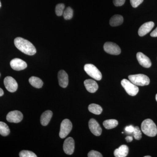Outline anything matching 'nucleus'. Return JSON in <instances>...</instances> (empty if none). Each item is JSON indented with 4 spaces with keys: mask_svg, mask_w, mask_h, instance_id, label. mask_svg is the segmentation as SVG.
<instances>
[{
    "mask_svg": "<svg viewBox=\"0 0 157 157\" xmlns=\"http://www.w3.org/2000/svg\"><path fill=\"white\" fill-rule=\"evenodd\" d=\"M134 137L136 140H139L142 137V134L140 128L138 126L135 127L134 132H133Z\"/></svg>",
    "mask_w": 157,
    "mask_h": 157,
    "instance_id": "nucleus-27",
    "label": "nucleus"
},
{
    "mask_svg": "<svg viewBox=\"0 0 157 157\" xmlns=\"http://www.w3.org/2000/svg\"><path fill=\"white\" fill-rule=\"evenodd\" d=\"M19 157H37V155L33 151L27 150H23L19 153Z\"/></svg>",
    "mask_w": 157,
    "mask_h": 157,
    "instance_id": "nucleus-26",
    "label": "nucleus"
},
{
    "mask_svg": "<svg viewBox=\"0 0 157 157\" xmlns=\"http://www.w3.org/2000/svg\"><path fill=\"white\" fill-rule=\"evenodd\" d=\"M134 129H135V127L131 125L128 126L126 127L125 130L128 133H132L134 132Z\"/></svg>",
    "mask_w": 157,
    "mask_h": 157,
    "instance_id": "nucleus-31",
    "label": "nucleus"
},
{
    "mask_svg": "<svg viewBox=\"0 0 157 157\" xmlns=\"http://www.w3.org/2000/svg\"><path fill=\"white\" fill-rule=\"evenodd\" d=\"M73 125L70 120L66 119L64 120L61 124L60 129L59 135L61 138H64L71 132Z\"/></svg>",
    "mask_w": 157,
    "mask_h": 157,
    "instance_id": "nucleus-6",
    "label": "nucleus"
},
{
    "mask_svg": "<svg viewBox=\"0 0 157 157\" xmlns=\"http://www.w3.org/2000/svg\"><path fill=\"white\" fill-rule=\"evenodd\" d=\"M64 151L66 154L72 155L75 148V142L72 137H69L65 140L63 146Z\"/></svg>",
    "mask_w": 157,
    "mask_h": 157,
    "instance_id": "nucleus-10",
    "label": "nucleus"
},
{
    "mask_svg": "<svg viewBox=\"0 0 157 157\" xmlns=\"http://www.w3.org/2000/svg\"><path fill=\"white\" fill-rule=\"evenodd\" d=\"M128 147L127 145H122L114 151V155L116 157H125L128 155Z\"/></svg>",
    "mask_w": 157,
    "mask_h": 157,
    "instance_id": "nucleus-17",
    "label": "nucleus"
},
{
    "mask_svg": "<svg viewBox=\"0 0 157 157\" xmlns=\"http://www.w3.org/2000/svg\"><path fill=\"white\" fill-rule=\"evenodd\" d=\"M88 109L90 112L97 115L101 114L103 111V109L101 106L95 104H90L88 107Z\"/></svg>",
    "mask_w": 157,
    "mask_h": 157,
    "instance_id": "nucleus-21",
    "label": "nucleus"
},
{
    "mask_svg": "<svg viewBox=\"0 0 157 157\" xmlns=\"http://www.w3.org/2000/svg\"><path fill=\"white\" fill-rule=\"evenodd\" d=\"M125 140H126V141L128 142H132L133 140V137L130 136H127V137H126Z\"/></svg>",
    "mask_w": 157,
    "mask_h": 157,
    "instance_id": "nucleus-33",
    "label": "nucleus"
},
{
    "mask_svg": "<svg viewBox=\"0 0 157 157\" xmlns=\"http://www.w3.org/2000/svg\"><path fill=\"white\" fill-rule=\"evenodd\" d=\"M59 83L61 87L66 88L67 86L69 83V77L68 74L63 70H61L59 71L58 74Z\"/></svg>",
    "mask_w": 157,
    "mask_h": 157,
    "instance_id": "nucleus-15",
    "label": "nucleus"
},
{
    "mask_svg": "<svg viewBox=\"0 0 157 157\" xmlns=\"http://www.w3.org/2000/svg\"><path fill=\"white\" fill-rule=\"evenodd\" d=\"M1 6H2V4H1V1H0V8H1Z\"/></svg>",
    "mask_w": 157,
    "mask_h": 157,
    "instance_id": "nucleus-37",
    "label": "nucleus"
},
{
    "mask_svg": "<svg viewBox=\"0 0 157 157\" xmlns=\"http://www.w3.org/2000/svg\"><path fill=\"white\" fill-rule=\"evenodd\" d=\"M14 44L17 49L28 55H34L36 52V49L34 45L28 40L21 37L15 38Z\"/></svg>",
    "mask_w": 157,
    "mask_h": 157,
    "instance_id": "nucleus-1",
    "label": "nucleus"
},
{
    "mask_svg": "<svg viewBox=\"0 0 157 157\" xmlns=\"http://www.w3.org/2000/svg\"><path fill=\"white\" fill-rule=\"evenodd\" d=\"M30 84L36 88H41L43 86V82L40 78L36 76H32L29 79Z\"/></svg>",
    "mask_w": 157,
    "mask_h": 157,
    "instance_id": "nucleus-20",
    "label": "nucleus"
},
{
    "mask_svg": "<svg viewBox=\"0 0 157 157\" xmlns=\"http://www.w3.org/2000/svg\"><path fill=\"white\" fill-rule=\"evenodd\" d=\"M89 127L91 132L95 136H99L102 133V128L98 122L94 119H91L89 122Z\"/></svg>",
    "mask_w": 157,
    "mask_h": 157,
    "instance_id": "nucleus-12",
    "label": "nucleus"
},
{
    "mask_svg": "<svg viewBox=\"0 0 157 157\" xmlns=\"http://www.w3.org/2000/svg\"><path fill=\"white\" fill-rule=\"evenodd\" d=\"M118 124L117 121L114 119L107 120L104 121L103 123V125L105 128L107 129H111L114 128Z\"/></svg>",
    "mask_w": 157,
    "mask_h": 157,
    "instance_id": "nucleus-22",
    "label": "nucleus"
},
{
    "mask_svg": "<svg viewBox=\"0 0 157 157\" xmlns=\"http://www.w3.org/2000/svg\"><path fill=\"white\" fill-rule=\"evenodd\" d=\"M155 24L153 21L145 23L140 27L138 33L140 36H143L148 33L154 27Z\"/></svg>",
    "mask_w": 157,
    "mask_h": 157,
    "instance_id": "nucleus-14",
    "label": "nucleus"
},
{
    "mask_svg": "<svg viewBox=\"0 0 157 157\" xmlns=\"http://www.w3.org/2000/svg\"><path fill=\"white\" fill-rule=\"evenodd\" d=\"M10 129L7 124L0 121V135L3 136H7L10 133Z\"/></svg>",
    "mask_w": 157,
    "mask_h": 157,
    "instance_id": "nucleus-23",
    "label": "nucleus"
},
{
    "mask_svg": "<svg viewBox=\"0 0 157 157\" xmlns=\"http://www.w3.org/2000/svg\"><path fill=\"white\" fill-rule=\"evenodd\" d=\"M10 66L12 69L16 71L24 70L27 67V64L25 61L18 58L12 59L10 62Z\"/></svg>",
    "mask_w": 157,
    "mask_h": 157,
    "instance_id": "nucleus-11",
    "label": "nucleus"
},
{
    "mask_svg": "<svg viewBox=\"0 0 157 157\" xmlns=\"http://www.w3.org/2000/svg\"><path fill=\"white\" fill-rule=\"evenodd\" d=\"M137 59L139 64L144 67L148 68L151 67V60L148 57L142 52H137Z\"/></svg>",
    "mask_w": 157,
    "mask_h": 157,
    "instance_id": "nucleus-13",
    "label": "nucleus"
},
{
    "mask_svg": "<svg viewBox=\"0 0 157 157\" xmlns=\"http://www.w3.org/2000/svg\"><path fill=\"white\" fill-rule=\"evenodd\" d=\"M88 157H102L103 155L99 152L96 151L92 150L88 154Z\"/></svg>",
    "mask_w": 157,
    "mask_h": 157,
    "instance_id": "nucleus-28",
    "label": "nucleus"
},
{
    "mask_svg": "<svg viewBox=\"0 0 157 157\" xmlns=\"http://www.w3.org/2000/svg\"><path fill=\"white\" fill-rule=\"evenodd\" d=\"M129 80L136 86H144L150 83V78L146 75L142 74H135L128 76Z\"/></svg>",
    "mask_w": 157,
    "mask_h": 157,
    "instance_id": "nucleus-3",
    "label": "nucleus"
},
{
    "mask_svg": "<svg viewBox=\"0 0 157 157\" xmlns=\"http://www.w3.org/2000/svg\"><path fill=\"white\" fill-rule=\"evenodd\" d=\"M4 83L6 89L10 92L14 93L17 90L18 85L13 77L7 76L4 79Z\"/></svg>",
    "mask_w": 157,
    "mask_h": 157,
    "instance_id": "nucleus-8",
    "label": "nucleus"
},
{
    "mask_svg": "<svg viewBox=\"0 0 157 157\" xmlns=\"http://www.w3.org/2000/svg\"><path fill=\"white\" fill-rule=\"evenodd\" d=\"M4 95V91L2 88H0V97H2Z\"/></svg>",
    "mask_w": 157,
    "mask_h": 157,
    "instance_id": "nucleus-34",
    "label": "nucleus"
},
{
    "mask_svg": "<svg viewBox=\"0 0 157 157\" xmlns=\"http://www.w3.org/2000/svg\"><path fill=\"white\" fill-rule=\"evenodd\" d=\"M151 36L153 37H157V27L150 34Z\"/></svg>",
    "mask_w": 157,
    "mask_h": 157,
    "instance_id": "nucleus-32",
    "label": "nucleus"
},
{
    "mask_svg": "<svg viewBox=\"0 0 157 157\" xmlns=\"http://www.w3.org/2000/svg\"><path fill=\"white\" fill-rule=\"evenodd\" d=\"M124 21V18L120 14H116L109 20V24L111 26L115 27L121 25Z\"/></svg>",
    "mask_w": 157,
    "mask_h": 157,
    "instance_id": "nucleus-19",
    "label": "nucleus"
},
{
    "mask_svg": "<svg viewBox=\"0 0 157 157\" xmlns=\"http://www.w3.org/2000/svg\"><path fill=\"white\" fill-rule=\"evenodd\" d=\"M121 84L129 95L136 96L139 91V88L137 86L135 85L128 79H123L121 82Z\"/></svg>",
    "mask_w": 157,
    "mask_h": 157,
    "instance_id": "nucleus-5",
    "label": "nucleus"
},
{
    "mask_svg": "<svg viewBox=\"0 0 157 157\" xmlns=\"http://www.w3.org/2000/svg\"><path fill=\"white\" fill-rule=\"evenodd\" d=\"M144 157H151V156H145Z\"/></svg>",
    "mask_w": 157,
    "mask_h": 157,
    "instance_id": "nucleus-36",
    "label": "nucleus"
},
{
    "mask_svg": "<svg viewBox=\"0 0 157 157\" xmlns=\"http://www.w3.org/2000/svg\"><path fill=\"white\" fill-rule=\"evenodd\" d=\"M84 84L86 90L89 92L91 93L96 92L99 87L97 82L91 79L85 80Z\"/></svg>",
    "mask_w": 157,
    "mask_h": 157,
    "instance_id": "nucleus-16",
    "label": "nucleus"
},
{
    "mask_svg": "<svg viewBox=\"0 0 157 157\" xmlns=\"http://www.w3.org/2000/svg\"><path fill=\"white\" fill-rule=\"evenodd\" d=\"M52 116V112L51 110H46L41 115L40 121L42 125L45 126L49 123Z\"/></svg>",
    "mask_w": 157,
    "mask_h": 157,
    "instance_id": "nucleus-18",
    "label": "nucleus"
},
{
    "mask_svg": "<svg viewBox=\"0 0 157 157\" xmlns=\"http://www.w3.org/2000/svg\"><path fill=\"white\" fill-rule=\"evenodd\" d=\"M104 50L107 53L113 55H118L121 52V49L119 46L112 42H107L104 44Z\"/></svg>",
    "mask_w": 157,
    "mask_h": 157,
    "instance_id": "nucleus-7",
    "label": "nucleus"
},
{
    "mask_svg": "<svg viewBox=\"0 0 157 157\" xmlns=\"http://www.w3.org/2000/svg\"><path fill=\"white\" fill-rule=\"evenodd\" d=\"M85 71L89 76L97 80H101L102 78V74L100 70L94 65L87 64L84 66Z\"/></svg>",
    "mask_w": 157,
    "mask_h": 157,
    "instance_id": "nucleus-4",
    "label": "nucleus"
},
{
    "mask_svg": "<svg viewBox=\"0 0 157 157\" xmlns=\"http://www.w3.org/2000/svg\"><path fill=\"white\" fill-rule=\"evenodd\" d=\"M65 5L63 4H59L56 7V13L58 16H62L64 11Z\"/></svg>",
    "mask_w": 157,
    "mask_h": 157,
    "instance_id": "nucleus-25",
    "label": "nucleus"
},
{
    "mask_svg": "<svg viewBox=\"0 0 157 157\" xmlns=\"http://www.w3.org/2000/svg\"><path fill=\"white\" fill-rule=\"evenodd\" d=\"M155 98H156V101H157V94L156 95Z\"/></svg>",
    "mask_w": 157,
    "mask_h": 157,
    "instance_id": "nucleus-35",
    "label": "nucleus"
},
{
    "mask_svg": "<svg viewBox=\"0 0 157 157\" xmlns=\"http://www.w3.org/2000/svg\"><path fill=\"white\" fill-rule=\"evenodd\" d=\"M23 115L20 111L14 110L9 113L6 117V119L10 123H18L22 120Z\"/></svg>",
    "mask_w": 157,
    "mask_h": 157,
    "instance_id": "nucleus-9",
    "label": "nucleus"
},
{
    "mask_svg": "<svg viewBox=\"0 0 157 157\" xmlns=\"http://www.w3.org/2000/svg\"><path fill=\"white\" fill-rule=\"evenodd\" d=\"M142 132L149 137H153L157 134V128L153 121L147 119L142 122L141 125Z\"/></svg>",
    "mask_w": 157,
    "mask_h": 157,
    "instance_id": "nucleus-2",
    "label": "nucleus"
},
{
    "mask_svg": "<svg viewBox=\"0 0 157 157\" xmlns=\"http://www.w3.org/2000/svg\"><path fill=\"white\" fill-rule=\"evenodd\" d=\"M73 11L72 8L67 7L63 13V16L65 20L71 19L73 17Z\"/></svg>",
    "mask_w": 157,
    "mask_h": 157,
    "instance_id": "nucleus-24",
    "label": "nucleus"
},
{
    "mask_svg": "<svg viewBox=\"0 0 157 157\" xmlns=\"http://www.w3.org/2000/svg\"><path fill=\"white\" fill-rule=\"evenodd\" d=\"M144 0H130L131 5L133 8H137L143 2Z\"/></svg>",
    "mask_w": 157,
    "mask_h": 157,
    "instance_id": "nucleus-29",
    "label": "nucleus"
},
{
    "mask_svg": "<svg viewBox=\"0 0 157 157\" xmlns=\"http://www.w3.org/2000/svg\"><path fill=\"white\" fill-rule=\"evenodd\" d=\"M126 0H113V3L116 6H121L124 5Z\"/></svg>",
    "mask_w": 157,
    "mask_h": 157,
    "instance_id": "nucleus-30",
    "label": "nucleus"
}]
</instances>
